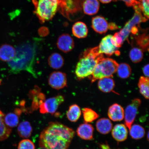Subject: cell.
<instances>
[{
    "label": "cell",
    "instance_id": "12",
    "mask_svg": "<svg viewBox=\"0 0 149 149\" xmlns=\"http://www.w3.org/2000/svg\"><path fill=\"white\" fill-rule=\"evenodd\" d=\"M57 45L61 51L67 53L73 49L74 47V42L70 35L64 33L58 37Z\"/></svg>",
    "mask_w": 149,
    "mask_h": 149
},
{
    "label": "cell",
    "instance_id": "7",
    "mask_svg": "<svg viewBox=\"0 0 149 149\" xmlns=\"http://www.w3.org/2000/svg\"><path fill=\"white\" fill-rule=\"evenodd\" d=\"M64 101V96L61 95L48 98L39 107L40 113L42 114L50 113L53 114Z\"/></svg>",
    "mask_w": 149,
    "mask_h": 149
},
{
    "label": "cell",
    "instance_id": "26",
    "mask_svg": "<svg viewBox=\"0 0 149 149\" xmlns=\"http://www.w3.org/2000/svg\"><path fill=\"white\" fill-rule=\"evenodd\" d=\"M81 111L77 104L70 106L66 113L67 118L70 122H76L79 120L81 115Z\"/></svg>",
    "mask_w": 149,
    "mask_h": 149
},
{
    "label": "cell",
    "instance_id": "32",
    "mask_svg": "<svg viewBox=\"0 0 149 149\" xmlns=\"http://www.w3.org/2000/svg\"><path fill=\"white\" fill-rule=\"evenodd\" d=\"M143 51L139 48L134 47L130 50V57L132 62L137 63L140 62L143 58Z\"/></svg>",
    "mask_w": 149,
    "mask_h": 149
},
{
    "label": "cell",
    "instance_id": "34",
    "mask_svg": "<svg viewBox=\"0 0 149 149\" xmlns=\"http://www.w3.org/2000/svg\"><path fill=\"white\" fill-rule=\"evenodd\" d=\"M111 40L113 45L118 48L122 46L124 41L122 36L119 32L115 33L113 36H112Z\"/></svg>",
    "mask_w": 149,
    "mask_h": 149
},
{
    "label": "cell",
    "instance_id": "20",
    "mask_svg": "<svg viewBox=\"0 0 149 149\" xmlns=\"http://www.w3.org/2000/svg\"><path fill=\"white\" fill-rule=\"evenodd\" d=\"M72 31L74 36L79 38H85L88 33L86 25L81 22H78L74 23L72 26Z\"/></svg>",
    "mask_w": 149,
    "mask_h": 149
},
{
    "label": "cell",
    "instance_id": "27",
    "mask_svg": "<svg viewBox=\"0 0 149 149\" xmlns=\"http://www.w3.org/2000/svg\"><path fill=\"white\" fill-rule=\"evenodd\" d=\"M136 44L143 51H148L149 35L146 31L135 37Z\"/></svg>",
    "mask_w": 149,
    "mask_h": 149
},
{
    "label": "cell",
    "instance_id": "21",
    "mask_svg": "<svg viewBox=\"0 0 149 149\" xmlns=\"http://www.w3.org/2000/svg\"><path fill=\"white\" fill-rule=\"evenodd\" d=\"M96 126L97 130L100 133L105 135L111 131L113 128V124L109 119L103 118L97 121Z\"/></svg>",
    "mask_w": 149,
    "mask_h": 149
},
{
    "label": "cell",
    "instance_id": "5",
    "mask_svg": "<svg viewBox=\"0 0 149 149\" xmlns=\"http://www.w3.org/2000/svg\"><path fill=\"white\" fill-rule=\"evenodd\" d=\"M118 63L113 59L104 58L97 65L92 74L89 76L92 83L105 77H112L116 72Z\"/></svg>",
    "mask_w": 149,
    "mask_h": 149
},
{
    "label": "cell",
    "instance_id": "40",
    "mask_svg": "<svg viewBox=\"0 0 149 149\" xmlns=\"http://www.w3.org/2000/svg\"><path fill=\"white\" fill-rule=\"evenodd\" d=\"M99 146L102 149H111L107 143L99 144Z\"/></svg>",
    "mask_w": 149,
    "mask_h": 149
},
{
    "label": "cell",
    "instance_id": "15",
    "mask_svg": "<svg viewBox=\"0 0 149 149\" xmlns=\"http://www.w3.org/2000/svg\"><path fill=\"white\" fill-rule=\"evenodd\" d=\"M108 24L107 20L103 17L97 16L92 18L91 26L96 33L103 34L109 29Z\"/></svg>",
    "mask_w": 149,
    "mask_h": 149
},
{
    "label": "cell",
    "instance_id": "10",
    "mask_svg": "<svg viewBox=\"0 0 149 149\" xmlns=\"http://www.w3.org/2000/svg\"><path fill=\"white\" fill-rule=\"evenodd\" d=\"M112 35H109L104 37L100 42L98 47L99 53L105 54L108 56H110L113 54H120V52L118 48L113 45L111 41V37Z\"/></svg>",
    "mask_w": 149,
    "mask_h": 149
},
{
    "label": "cell",
    "instance_id": "18",
    "mask_svg": "<svg viewBox=\"0 0 149 149\" xmlns=\"http://www.w3.org/2000/svg\"><path fill=\"white\" fill-rule=\"evenodd\" d=\"M81 6L85 14L93 15L98 12L100 4L98 0H85L82 3Z\"/></svg>",
    "mask_w": 149,
    "mask_h": 149
},
{
    "label": "cell",
    "instance_id": "23",
    "mask_svg": "<svg viewBox=\"0 0 149 149\" xmlns=\"http://www.w3.org/2000/svg\"><path fill=\"white\" fill-rule=\"evenodd\" d=\"M64 61L60 54L57 53L52 54L48 59L49 66L54 69L58 70L62 68L64 65Z\"/></svg>",
    "mask_w": 149,
    "mask_h": 149
},
{
    "label": "cell",
    "instance_id": "36",
    "mask_svg": "<svg viewBox=\"0 0 149 149\" xmlns=\"http://www.w3.org/2000/svg\"><path fill=\"white\" fill-rule=\"evenodd\" d=\"M114 1H122L125 3L127 6L128 7H133L138 5V0H113Z\"/></svg>",
    "mask_w": 149,
    "mask_h": 149
},
{
    "label": "cell",
    "instance_id": "42",
    "mask_svg": "<svg viewBox=\"0 0 149 149\" xmlns=\"http://www.w3.org/2000/svg\"><path fill=\"white\" fill-rule=\"evenodd\" d=\"M148 137H147V139H148V141H149V132H148V136H147Z\"/></svg>",
    "mask_w": 149,
    "mask_h": 149
},
{
    "label": "cell",
    "instance_id": "43",
    "mask_svg": "<svg viewBox=\"0 0 149 149\" xmlns=\"http://www.w3.org/2000/svg\"><path fill=\"white\" fill-rule=\"evenodd\" d=\"M38 149H46L45 148H42V147H40V148H38Z\"/></svg>",
    "mask_w": 149,
    "mask_h": 149
},
{
    "label": "cell",
    "instance_id": "22",
    "mask_svg": "<svg viewBox=\"0 0 149 149\" xmlns=\"http://www.w3.org/2000/svg\"><path fill=\"white\" fill-rule=\"evenodd\" d=\"M115 86V82L111 77H105L99 80L98 87L102 92L107 93L112 92Z\"/></svg>",
    "mask_w": 149,
    "mask_h": 149
},
{
    "label": "cell",
    "instance_id": "29",
    "mask_svg": "<svg viewBox=\"0 0 149 149\" xmlns=\"http://www.w3.org/2000/svg\"><path fill=\"white\" fill-rule=\"evenodd\" d=\"M149 79L148 77L141 76L139 79L138 86L140 92L146 98L149 99Z\"/></svg>",
    "mask_w": 149,
    "mask_h": 149
},
{
    "label": "cell",
    "instance_id": "9",
    "mask_svg": "<svg viewBox=\"0 0 149 149\" xmlns=\"http://www.w3.org/2000/svg\"><path fill=\"white\" fill-rule=\"evenodd\" d=\"M77 0H59V9L61 13L66 17L70 19L81 9Z\"/></svg>",
    "mask_w": 149,
    "mask_h": 149
},
{
    "label": "cell",
    "instance_id": "37",
    "mask_svg": "<svg viewBox=\"0 0 149 149\" xmlns=\"http://www.w3.org/2000/svg\"><path fill=\"white\" fill-rule=\"evenodd\" d=\"M38 33L40 36L45 37L49 34V31L47 27H42L39 29Z\"/></svg>",
    "mask_w": 149,
    "mask_h": 149
},
{
    "label": "cell",
    "instance_id": "24",
    "mask_svg": "<svg viewBox=\"0 0 149 149\" xmlns=\"http://www.w3.org/2000/svg\"><path fill=\"white\" fill-rule=\"evenodd\" d=\"M33 128L30 123L28 121H23L19 124L17 132L19 135L23 138H28L31 136Z\"/></svg>",
    "mask_w": 149,
    "mask_h": 149
},
{
    "label": "cell",
    "instance_id": "1",
    "mask_svg": "<svg viewBox=\"0 0 149 149\" xmlns=\"http://www.w3.org/2000/svg\"><path fill=\"white\" fill-rule=\"evenodd\" d=\"M75 133L61 123H50L42 132L39 146L46 149H68Z\"/></svg>",
    "mask_w": 149,
    "mask_h": 149
},
{
    "label": "cell",
    "instance_id": "16",
    "mask_svg": "<svg viewBox=\"0 0 149 149\" xmlns=\"http://www.w3.org/2000/svg\"><path fill=\"white\" fill-rule=\"evenodd\" d=\"M113 138L118 142L125 141L128 136V130L125 125L117 124L112 129Z\"/></svg>",
    "mask_w": 149,
    "mask_h": 149
},
{
    "label": "cell",
    "instance_id": "38",
    "mask_svg": "<svg viewBox=\"0 0 149 149\" xmlns=\"http://www.w3.org/2000/svg\"><path fill=\"white\" fill-rule=\"evenodd\" d=\"M143 72L146 77H149V65L148 64L145 65L143 69Z\"/></svg>",
    "mask_w": 149,
    "mask_h": 149
},
{
    "label": "cell",
    "instance_id": "33",
    "mask_svg": "<svg viewBox=\"0 0 149 149\" xmlns=\"http://www.w3.org/2000/svg\"><path fill=\"white\" fill-rule=\"evenodd\" d=\"M138 6L145 17L149 18V0H138Z\"/></svg>",
    "mask_w": 149,
    "mask_h": 149
},
{
    "label": "cell",
    "instance_id": "4",
    "mask_svg": "<svg viewBox=\"0 0 149 149\" xmlns=\"http://www.w3.org/2000/svg\"><path fill=\"white\" fill-rule=\"evenodd\" d=\"M34 13L41 23L52 19L58 10L59 0H32Z\"/></svg>",
    "mask_w": 149,
    "mask_h": 149
},
{
    "label": "cell",
    "instance_id": "44",
    "mask_svg": "<svg viewBox=\"0 0 149 149\" xmlns=\"http://www.w3.org/2000/svg\"></svg>",
    "mask_w": 149,
    "mask_h": 149
},
{
    "label": "cell",
    "instance_id": "11",
    "mask_svg": "<svg viewBox=\"0 0 149 149\" xmlns=\"http://www.w3.org/2000/svg\"><path fill=\"white\" fill-rule=\"evenodd\" d=\"M48 83L54 89L59 90L64 88L67 85L66 74L61 72H53L49 76Z\"/></svg>",
    "mask_w": 149,
    "mask_h": 149
},
{
    "label": "cell",
    "instance_id": "19",
    "mask_svg": "<svg viewBox=\"0 0 149 149\" xmlns=\"http://www.w3.org/2000/svg\"><path fill=\"white\" fill-rule=\"evenodd\" d=\"M22 113L21 110L16 109H15L14 112L9 113L5 115L4 120L6 125L10 128L17 126Z\"/></svg>",
    "mask_w": 149,
    "mask_h": 149
},
{
    "label": "cell",
    "instance_id": "30",
    "mask_svg": "<svg viewBox=\"0 0 149 149\" xmlns=\"http://www.w3.org/2000/svg\"><path fill=\"white\" fill-rule=\"evenodd\" d=\"M119 77L123 79L129 77L131 74V68L130 65L126 63L118 65L117 72Z\"/></svg>",
    "mask_w": 149,
    "mask_h": 149
},
{
    "label": "cell",
    "instance_id": "41",
    "mask_svg": "<svg viewBox=\"0 0 149 149\" xmlns=\"http://www.w3.org/2000/svg\"><path fill=\"white\" fill-rule=\"evenodd\" d=\"M100 1L103 3H110L112 0H99Z\"/></svg>",
    "mask_w": 149,
    "mask_h": 149
},
{
    "label": "cell",
    "instance_id": "3",
    "mask_svg": "<svg viewBox=\"0 0 149 149\" xmlns=\"http://www.w3.org/2000/svg\"><path fill=\"white\" fill-rule=\"evenodd\" d=\"M104 58L103 54L99 53L97 47L86 50L76 65L75 73L77 79H83L90 76L97 65Z\"/></svg>",
    "mask_w": 149,
    "mask_h": 149
},
{
    "label": "cell",
    "instance_id": "17",
    "mask_svg": "<svg viewBox=\"0 0 149 149\" xmlns=\"http://www.w3.org/2000/svg\"><path fill=\"white\" fill-rule=\"evenodd\" d=\"M16 49L10 45L5 44L0 47V60L9 62L14 58Z\"/></svg>",
    "mask_w": 149,
    "mask_h": 149
},
{
    "label": "cell",
    "instance_id": "14",
    "mask_svg": "<svg viewBox=\"0 0 149 149\" xmlns=\"http://www.w3.org/2000/svg\"><path fill=\"white\" fill-rule=\"evenodd\" d=\"M108 115L109 118L113 122L122 121L124 117L123 108L118 104H113L108 109Z\"/></svg>",
    "mask_w": 149,
    "mask_h": 149
},
{
    "label": "cell",
    "instance_id": "39",
    "mask_svg": "<svg viewBox=\"0 0 149 149\" xmlns=\"http://www.w3.org/2000/svg\"><path fill=\"white\" fill-rule=\"evenodd\" d=\"M108 28L111 30H115L118 29V26L114 23H111L108 24Z\"/></svg>",
    "mask_w": 149,
    "mask_h": 149
},
{
    "label": "cell",
    "instance_id": "28",
    "mask_svg": "<svg viewBox=\"0 0 149 149\" xmlns=\"http://www.w3.org/2000/svg\"><path fill=\"white\" fill-rule=\"evenodd\" d=\"M130 133L132 139L138 140L144 137L145 131L144 128L142 126L139 124H134L130 128Z\"/></svg>",
    "mask_w": 149,
    "mask_h": 149
},
{
    "label": "cell",
    "instance_id": "25",
    "mask_svg": "<svg viewBox=\"0 0 149 149\" xmlns=\"http://www.w3.org/2000/svg\"><path fill=\"white\" fill-rule=\"evenodd\" d=\"M5 115L0 110V141L5 140L10 136L12 132L11 128L5 124Z\"/></svg>",
    "mask_w": 149,
    "mask_h": 149
},
{
    "label": "cell",
    "instance_id": "31",
    "mask_svg": "<svg viewBox=\"0 0 149 149\" xmlns=\"http://www.w3.org/2000/svg\"><path fill=\"white\" fill-rule=\"evenodd\" d=\"M84 120L85 123H92L98 118L99 115L95 111L88 108L82 109Z\"/></svg>",
    "mask_w": 149,
    "mask_h": 149
},
{
    "label": "cell",
    "instance_id": "6",
    "mask_svg": "<svg viewBox=\"0 0 149 149\" xmlns=\"http://www.w3.org/2000/svg\"><path fill=\"white\" fill-rule=\"evenodd\" d=\"M135 11V14L132 18L126 23L123 29H121L120 32L124 40L127 39L132 28L139 26L140 24L142 22H145L148 19L144 17L138 5L133 7Z\"/></svg>",
    "mask_w": 149,
    "mask_h": 149
},
{
    "label": "cell",
    "instance_id": "8",
    "mask_svg": "<svg viewBox=\"0 0 149 149\" xmlns=\"http://www.w3.org/2000/svg\"><path fill=\"white\" fill-rule=\"evenodd\" d=\"M141 103L139 99H135L126 107L124 111L125 123L129 130L135 120Z\"/></svg>",
    "mask_w": 149,
    "mask_h": 149
},
{
    "label": "cell",
    "instance_id": "2",
    "mask_svg": "<svg viewBox=\"0 0 149 149\" xmlns=\"http://www.w3.org/2000/svg\"><path fill=\"white\" fill-rule=\"evenodd\" d=\"M37 47L31 42H25L17 48L14 58L8 62L10 71L17 74L22 71H26L36 77L33 67L36 54Z\"/></svg>",
    "mask_w": 149,
    "mask_h": 149
},
{
    "label": "cell",
    "instance_id": "13",
    "mask_svg": "<svg viewBox=\"0 0 149 149\" xmlns=\"http://www.w3.org/2000/svg\"><path fill=\"white\" fill-rule=\"evenodd\" d=\"M94 131V128L92 125L84 122L80 125L76 132L80 138L88 141L93 139Z\"/></svg>",
    "mask_w": 149,
    "mask_h": 149
},
{
    "label": "cell",
    "instance_id": "35",
    "mask_svg": "<svg viewBox=\"0 0 149 149\" xmlns=\"http://www.w3.org/2000/svg\"><path fill=\"white\" fill-rule=\"evenodd\" d=\"M33 143L30 140L24 139L19 143L18 149H35Z\"/></svg>",
    "mask_w": 149,
    "mask_h": 149
}]
</instances>
